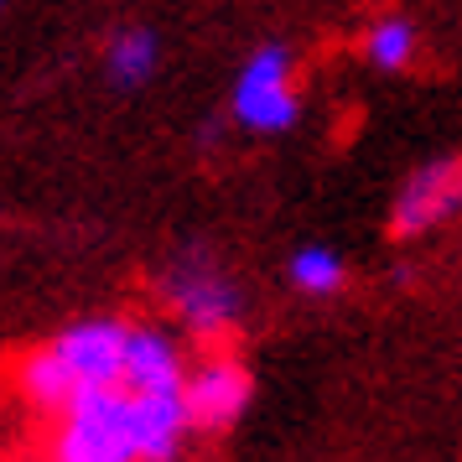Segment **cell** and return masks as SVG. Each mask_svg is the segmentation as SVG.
Listing matches in <instances>:
<instances>
[{
	"label": "cell",
	"instance_id": "1",
	"mask_svg": "<svg viewBox=\"0 0 462 462\" xmlns=\"http://www.w3.org/2000/svg\"><path fill=\"white\" fill-rule=\"evenodd\" d=\"M192 437L182 390H99L52 416L47 462H177Z\"/></svg>",
	"mask_w": 462,
	"mask_h": 462
},
{
	"label": "cell",
	"instance_id": "2",
	"mask_svg": "<svg viewBox=\"0 0 462 462\" xmlns=\"http://www.w3.org/2000/svg\"><path fill=\"white\" fill-rule=\"evenodd\" d=\"M125 343H130V317L94 312L58 328L42 337L32 354L16 364V390L32 411L42 416H63L68 405L84 395L115 390L125 379Z\"/></svg>",
	"mask_w": 462,
	"mask_h": 462
},
{
	"label": "cell",
	"instance_id": "3",
	"mask_svg": "<svg viewBox=\"0 0 462 462\" xmlns=\"http://www.w3.org/2000/svg\"><path fill=\"white\" fill-rule=\"evenodd\" d=\"M156 296H162L171 322L188 337H203V343H218V337H229L245 322V286L203 245H188V250H177L162 265Z\"/></svg>",
	"mask_w": 462,
	"mask_h": 462
},
{
	"label": "cell",
	"instance_id": "4",
	"mask_svg": "<svg viewBox=\"0 0 462 462\" xmlns=\"http://www.w3.org/2000/svg\"><path fill=\"white\" fill-rule=\"evenodd\" d=\"M229 120L250 135H286L301 120V84H296V52L286 42H260L234 68Z\"/></svg>",
	"mask_w": 462,
	"mask_h": 462
},
{
	"label": "cell",
	"instance_id": "5",
	"mask_svg": "<svg viewBox=\"0 0 462 462\" xmlns=\"http://www.w3.org/2000/svg\"><path fill=\"white\" fill-rule=\"evenodd\" d=\"M182 400H188V420L192 431H208V437H224L239 420L250 416L254 405V374L239 354H208L188 369V384H182Z\"/></svg>",
	"mask_w": 462,
	"mask_h": 462
},
{
	"label": "cell",
	"instance_id": "6",
	"mask_svg": "<svg viewBox=\"0 0 462 462\" xmlns=\"http://www.w3.org/2000/svg\"><path fill=\"white\" fill-rule=\"evenodd\" d=\"M462 208V156H431L400 177L390 198V234L395 239H420L441 229Z\"/></svg>",
	"mask_w": 462,
	"mask_h": 462
},
{
	"label": "cell",
	"instance_id": "7",
	"mask_svg": "<svg viewBox=\"0 0 462 462\" xmlns=\"http://www.w3.org/2000/svg\"><path fill=\"white\" fill-rule=\"evenodd\" d=\"M99 68H105V79L120 88V94H135V88H146L151 79H156V68H162V37L141 22L115 26L105 37Z\"/></svg>",
	"mask_w": 462,
	"mask_h": 462
},
{
	"label": "cell",
	"instance_id": "8",
	"mask_svg": "<svg viewBox=\"0 0 462 462\" xmlns=\"http://www.w3.org/2000/svg\"><path fill=\"white\" fill-rule=\"evenodd\" d=\"M286 286H291L296 296L328 301V296H337L343 286H348V260H343V250L322 245V239L296 245V250L286 254Z\"/></svg>",
	"mask_w": 462,
	"mask_h": 462
},
{
	"label": "cell",
	"instance_id": "9",
	"mask_svg": "<svg viewBox=\"0 0 462 462\" xmlns=\"http://www.w3.org/2000/svg\"><path fill=\"white\" fill-rule=\"evenodd\" d=\"M358 52H364V63L374 68V73H405L420 52V32L411 16H374V22L364 26Z\"/></svg>",
	"mask_w": 462,
	"mask_h": 462
},
{
	"label": "cell",
	"instance_id": "10",
	"mask_svg": "<svg viewBox=\"0 0 462 462\" xmlns=\"http://www.w3.org/2000/svg\"><path fill=\"white\" fill-rule=\"evenodd\" d=\"M5 5H11V0H0V11H5Z\"/></svg>",
	"mask_w": 462,
	"mask_h": 462
}]
</instances>
